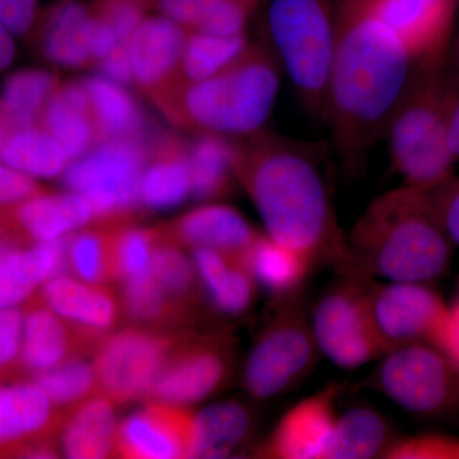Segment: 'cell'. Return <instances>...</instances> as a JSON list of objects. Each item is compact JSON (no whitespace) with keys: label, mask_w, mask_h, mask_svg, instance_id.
<instances>
[{"label":"cell","mask_w":459,"mask_h":459,"mask_svg":"<svg viewBox=\"0 0 459 459\" xmlns=\"http://www.w3.org/2000/svg\"><path fill=\"white\" fill-rule=\"evenodd\" d=\"M336 40L325 119L344 170L356 174L398 107L416 62L373 0H334Z\"/></svg>","instance_id":"obj_1"},{"label":"cell","mask_w":459,"mask_h":459,"mask_svg":"<svg viewBox=\"0 0 459 459\" xmlns=\"http://www.w3.org/2000/svg\"><path fill=\"white\" fill-rule=\"evenodd\" d=\"M316 156L312 146L263 131L232 143L235 177L252 198L265 234L307 256L314 268L351 271L346 235Z\"/></svg>","instance_id":"obj_2"},{"label":"cell","mask_w":459,"mask_h":459,"mask_svg":"<svg viewBox=\"0 0 459 459\" xmlns=\"http://www.w3.org/2000/svg\"><path fill=\"white\" fill-rule=\"evenodd\" d=\"M430 192L402 186L374 199L346 235L352 270L389 282L437 279L451 238Z\"/></svg>","instance_id":"obj_3"},{"label":"cell","mask_w":459,"mask_h":459,"mask_svg":"<svg viewBox=\"0 0 459 459\" xmlns=\"http://www.w3.org/2000/svg\"><path fill=\"white\" fill-rule=\"evenodd\" d=\"M280 84L281 66L272 51L250 44L219 74L175 91L161 113L186 131L247 138L270 119Z\"/></svg>","instance_id":"obj_4"},{"label":"cell","mask_w":459,"mask_h":459,"mask_svg":"<svg viewBox=\"0 0 459 459\" xmlns=\"http://www.w3.org/2000/svg\"><path fill=\"white\" fill-rule=\"evenodd\" d=\"M451 96L446 59L416 63L385 134L392 165L410 188L431 192L451 178L455 162L446 141Z\"/></svg>","instance_id":"obj_5"},{"label":"cell","mask_w":459,"mask_h":459,"mask_svg":"<svg viewBox=\"0 0 459 459\" xmlns=\"http://www.w3.org/2000/svg\"><path fill=\"white\" fill-rule=\"evenodd\" d=\"M265 25L272 54L296 96L307 114L325 120L336 40L334 0H271Z\"/></svg>","instance_id":"obj_6"},{"label":"cell","mask_w":459,"mask_h":459,"mask_svg":"<svg viewBox=\"0 0 459 459\" xmlns=\"http://www.w3.org/2000/svg\"><path fill=\"white\" fill-rule=\"evenodd\" d=\"M303 291L276 300L270 322L247 356L243 383L255 401L289 394L307 379L322 356Z\"/></svg>","instance_id":"obj_7"},{"label":"cell","mask_w":459,"mask_h":459,"mask_svg":"<svg viewBox=\"0 0 459 459\" xmlns=\"http://www.w3.org/2000/svg\"><path fill=\"white\" fill-rule=\"evenodd\" d=\"M151 142H100L66 168L63 183L89 199L96 225H126L141 207V179Z\"/></svg>","instance_id":"obj_8"},{"label":"cell","mask_w":459,"mask_h":459,"mask_svg":"<svg viewBox=\"0 0 459 459\" xmlns=\"http://www.w3.org/2000/svg\"><path fill=\"white\" fill-rule=\"evenodd\" d=\"M337 282L310 310L320 353L343 370H355L385 355L371 318V277L359 271L338 272Z\"/></svg>","instance_id":"obj_9"},{"label":"cell","mask_w":459,"mask_h":459,"mask_svg":"<svg viewBox=\"0 0 459 459\" xmlns=\"http://www.w3.org/2000/svg\"><path fill=\"white\" fill-rule=\"evenodd\" d=\"M377 361L369 385L401 409L416 415H437L458 398L459 370L433 344H402Z\"/></svg>","instance_id":"obj_10"},{"label":"cell","mask_w":459,"mask_h":459,"mask_svg":"<svg viewBox=\"0 0 459 459\" xmlns=\"http://www.w3.org/2000/svg\"><path fill=\"white\" fill-rule=\"evenodd\" d=\"M232 365L234 344L225 334L178 338L146 398L177 407L199 403L228 383Z\"/></svg>","instance_id":"obj_11"},{"label":"cell","mask_w":459,"mask_h":459,"mask_svg":"<svg viewBox=\"0 0 459 459\" xmlns=\"http://www.w3.org/2000/svg\"><path fill=\"white\" fill-rule=\"evenodd\" d=\"M175 341L138 328L108 334L96 347L92 364L98 394L114 404L146 398Z\"/></svg>","instance_id":"obj_12"},{"label":"cell","mask_w":459,"mask_h":459,"mask_svg":"<svg viewBox=\"0 0 459 459\" xmlns=\"http://www.w3.org/2000/svg\"><path fill=\"white\" fill-rule=\"evenodd\" d=\"M371 281V318L385 351L411 342H437L448 307L434 291L418 282Z\"/></svg>","instance_id":"obj_13"},{"label":"cell","mask_w":459,"mask_h":459,"mask_svg":"<svg viewBox=\"0 0 459 459\" xmlns=\"http://www.w3.org/2000/svg\"><path fill=\"white\" fill-rule=\"evenodd\" d=\"M188 32L174 21L147 16L129 42L133 83L157 108L181 86L180 68Z\"/></svg>","instance_id":"obj_14"},{"label":"cell","mask_w":459,"mask_h":459,"mask_svg":"<svg viewBox=\"0 0 459 459\" xmlns=\"http://www.w3.org/2000/svg\"><path fill=\"white\" fill-rule=\"evenodd\" d=\"M193 419L186 407L148 402L117 424L114 455L128 459L189 458Z\"/></svg>","instance_id":"obj_15"},{"label":"cell","mask_w":459,"mask_h":459,"mask_svg":"<svg viewBox=\"0 0 459 459\" xmlns=\"http://www.w3.org/2000/svg\"><path fill=\"white\" fill-rule=\"evenodd\" d=\"M338 394L340 386L331 385L287 411L263 446V457L327 459L338 418Z\"/></svg>","instance_id":"obj_16"},{"label":"cell","mask_w":459,"mask_h":459,"mask_svg":"<svg viewBox=\"0 0 459 459\" xmlns=\"http://www.w3.org/2000/svg\"><path fill=\"white\" fill-rule=\"evenodd\" d=\"M373 4L416 63L446 59L457 0H373Z\"/></svg>","instance_id":"obj_17"},{"label":"cell","mask_w":459,"mask_h":459,"mask_svg":"<svg viewBox=\"0 0 459 459\" xmlns=\"http://www.w3.org/2000/svg\"><path fill=\"white\" fill-rule=\"evenodd\" d=\"M41 296L49 309L98 346L110 334L123 307L108 285L86 282L66 273L48 280Z\"/></svg>","instance_id":"obj_18"},{"label":"cell","mask_w":459,"mask_h":459,"mask_svg":"<svg viewBox=\"0 0 459 459\" xmlns=\"http://www.w3.org/2000/svg\"><path fill=\"white\" fill-rule=\"evenodd\" d=\"M164 230L181 247L212 249L237 256H244L261 234L238 210L220 204L195 208L165 226Z\"/></svg>","instance_id":"obj_19"},{"label":"cell","mask_w":459,"mask_h":459,"mask_svg":"<svg viewBox=\"0 0 459 459\" xmlns=\"http://www.w3.org/2000/svg\"><path fill=\"white\" fill-rule=\"evenodd\" d=\"M98 344L84 337L45 305L33 307L23 318L21 359L39 374L95 351Z\"/></svg>","instance_id":"obj_20"},{"label":"cell","mask_w":459,"mask_h":459,"mask_svg":"<svg viewBox=\"0 0 459 459\" xmlns=\"http://www.w3.org/2000/svg\"><path fill=\"white\" fill-rule=\"evenodd\" d=\"M190 195L189 143L172 133L156 134L142 174V207L168 210L179 205Z\"/></svg>","instance_id":"obj_21"},{"label":"cell","mask_w":459,"mask_h":459,"mask_svg":"<svg viewBox=\"0 0 459 459\" xmlns=\"http://www.w3.org/2000/svg\"><path fill=\"white\" fill-rule=\"evenodd\" d=\"M93 12L91 3L60 0L42 20L39 47L53 65L69 69L92 66Z\"/></svg>","instance_id":"obj_22"},{"label":"cell","mask_w":459,"mask_h":459,"mask_svg":"<svg viewBox=\"0 0 459 459\" xmlns=\"http://www.w3.org/2000/svg\"><path fill=\"white\" fill-rule=\"evenodd\" d=\"M38 126L62 144L71 162L100 143L89 92L82 81L60 82L48 100Z\"/></svg>","instance_id":"obj_23"},{"label":"cell","mask_w":459,"mask_h":459,"mask_svg":"<svg viewBox=\"0 0 459 459\" xmlns=\"http://www.w3.org/2000/svg\"><path fill=\"white\" fill-rule=\"evenodd\" d=\"M192 259L214 312L238 316L250 309L255 303L256 282L243 256L195 249Z\"/></svg>","instance_id":"obj_24"},{"label":"cell","mask_w":459,"mask_h":459,"mask_svg":"<svg viewBox=\"0 0 459 459\" xmlns=\"http://www.w3.org/2000/svg\"><path fill=\"white\" fill-rule=\"evenodd\" d=\"M13 220L27 237L42 243L80 231L93 222V211L80 193L42 192L16 204Z\"/></svg>","instance_id":"obj_25"},{"label":"cell","mask_w":459,"mask_h":459,"mask_svg":"<svg viewBox=\"0 0 459 459\" xmlns=\"http://www.w3.org/2000/svg\"><path fill=\"white\" fill-rule=\"evenodd\" d=\"M66 240L68 235L16 249L0 262V309L16 307L51 277L65 273Z\"/></svg>","instance_id":"obj_26"},{"label":"cell","mask_w":459,"mask_h":459,"mask_svg":"<svg viewBox=\"0 0 459 459\" xmlns=\"http://www.w3.org/2000/svg\"><path fill=\"white\" fill-rule=\"evenodd\" d=\"M117 424L114 403L95 394L68 410L60 424L63 455L72 459H100L114 455Z\"/></svg>","instance_id":"obj_27"},{"label":"cell","mask_w":459,"mask_h":459,"mask_svg":"<svg viewBox=\"0 0 459 459\" xmlns=\"http://www.w3.org/2000/svg\"><path fill=\"white\" fill-rule=\"evenodd\" d=\"M82 82L89 92L100 142H151L155 138L141 105L123 84L105 75L84 78Z\"/></svg>","instance_id":"obj_28"},{"label":"cell","mask_w":459,"mask_h":459,"mask_svg":"<svg viewBox=\"0 0 459 459\" xmlns=\"http://www.w3.org/2000/svg\"><path fill=\"white\" fill-rule=\"evenodd\" d=\"M62 419L35 382L0 385V448L59 429Z\"/></svg>","instance_id":"obj_29"},{"label":"cell","mask_w":459,"mask_h":459,"mask_svg":"<svg viewBox=\"0 0 459 459\" xmlns=\"http://www.w3.org/2000/svg\"><path fill=\"white\" fill-rule=\"evenodd\" d=\"M255 415L238 401L219 402L205 407L193 419L189 458H226L249 439Z\"/></svg>","instance_id":"obj_30"},{"label":"cell","mask_w":459,"mask_h":459,"mask_svg":"<svg viewBox=\"0 0 459 459\" xmlns=\"http://www.w3.org/2000/svg\"><path fill=\"white\" fill-rule=\"evenodd\" d=\"M243 258L256 285L273 296L274 301L301 291L314 270L307 256L277 243L267 234H259Z\"/></svg>","instance_id":"obj_31"},{"label":"cell","mask_w":459,"mask_h":459,"mask_svg":"<svg viewBox=\"0 0 459 459\" xmlns=\"http://www.w3.org/2000/svg\"><path fill=\"white\" fill-rule=\"evenodd\" d=\"M153 9L188 33L235 36L246 33L253 7L243 0H153Z\"/></svg>","instance_id":"obj_32"},{"label":"cell","mask_w":459,"mask_h":459,"mask_svg":"<svg viewBox=\"0 0 459 459\" xmlns=\"http://www.w3.org/2000/svg\"><path fill=\"white\" fill-rule=\"evenodd\" d=\"M394 440L385 416L370 407H352L338 415L327 459L385 458Z\"/></svg>","instance_id":"obj_33"},{"label":"cell","mask_w":459,"mask_h":459,"mask_svg":"<svg viewBox=\"0 0 459 459\" xmlns=\"http://www.w3.org/2000/svg\"><path fill=\"white\" fill-rule=\"evenodd\" d=\"M0 161L33 179L59 177L71 164L62 144L40 126L9 133L0 152Z\"/></svg>","instance_id":"obj_34"},{"label":"cell","mask_w":459,"mask_h":459,"mask_svg":"<svg viewBox=\"0 0 459 459\" xmlns=\"http://www.w3.org/2000/svg\"><path fill=\"white\" fill-rule=\"evenodd\" d=\"M60 80L42 69H21L5 78L0 90V111L11 132L38 126L42 110Z\"/></svg>","instance_id":"obj_35"},{"label":"cell","mask_w":459,"mask_h":459,"mask_svg":"<svg viewBox=\"0 0 459 459\" xmlns=\"http://www.w3.org/2000/svg\"><path fill=\"white\" fill-rule=\"evenodd\" d=\"M192 195L202 201L228 195L237 179L232 164V142L222 135L201 134L189 143Z\"/></svg>","instance_id":"obj_36"},{"label":"cell","mask_w":459,"mask_h":459,"mask_svg":"<svg viewBox=\"0 0 459 459\" xmlns=\"http://www.w3.org/2000/svg\"><path fill=\"white\" fill-rule=\"evenodd\" d=\"M115 228L99 226L80 230L66 240V271L75 279L108 285L117 281L115 261Z\"/></svg>","instance_id":"obj_37"},{"label":"cell","mask_w":459,"mask_h":459,"mask_svg":"<svg viewBox=\"0 0 459 459\" xmlns=\"http://www.w3.org/2000/svg\"><path fill=\"white\" fill-rule=\"evenodd\" d=\"M150 268L166 294L195 318L199 294L204 291L195 262L168 237L164 228H159V238Z\"/></svg>","instance_id":"obj_38"},{"label":"cell","mask_w":459,"mask_h":459,"mask_svg":"<svg viewBox=\"0 0 459 459\" xmlns=\"http://www.w3.org/2000/svg\"><path fill=\"white\" fill-rule=\"evenodd\" d=\"M249 45L246 33L235 36L188 33L180 68L181 86L201 82L219 74L234 63Z\"/></svg>","instance_id":"obj_39"},{"label":"cell","mask_w":459,"mask_h":459,"mask_svg":"<svg viewBox=\"0 0 459 459\" xmlns=\"http://www.w3.org/2000/svg\"><path fill=\"white\" fill-rule=\"evenodd\" d=\"M122 304L129 318L143 325H177L193 319L166 294L150 267L124 282Z\"/></svg>","instance_id":"obj_40"},{"label":"cell","mask_w":459,"mask_h":459,"mask_svg":"<svg viewBox=\"0 0 459 459\" xmlns=\"http://www.w3.org/2000/svg\"><path fill=\"white\" fill-rule=\"evenodd\" d=\"M35 383L56 407H71L98 394L93 365L74 359L36 374Z\"/></svg>","instance_id":"obj_41"},{"label":"cell","mask_w":459,"mask_h":459,"mask_svg":"<svg viewBox=\"0 0 459 459\" xmlns=\"http://www.w3.org/2000/svg\"><path fill=\"white\" fill-rule=\"evenodd\" d=\"M159 238V229L120 225L115 228L117 281L132 279L148 270Z\"/></svg>","instance_id":"obj_42"},{"label":"cell","mask_w":459,"mask_h":459,"mask_svg":"<svg viewBox=\"0 0 459 459\" xmlns=\"http://www.w3.org/2000/svg\"><path fill=\"white\" fill-rule=\"evenodd\" d=\"M93 13L117 33V45L120 50L129 51V42L135 29L153 9V0H91Z\"/></svg>","instance_id":"obj_43"},{"label":"cell","mask_w":459,"mask_h":459,"mask_svg":"<svg viewBox=\"0 0 459 459\" xmlns=\"http://www.w3.org/2000/svg\"><path fill=\"white\" fill-rule=\"evenodd\" d=\"M388 459H459V440L446 437L395 439L385 453Z\"/></svg>","instance_id":"obj_44"},{"label":"cell","mask_w":459,"mask_h":459,"mask_svg":"<svg viewBox=\"0 0 459 459\" xmlns=\"http://www.w3.org/2000/svg\"><path fill=\"white\" fill-rule=\"evenodd\" d=\"M23 318L17 307L0 309V369L13 364L21 355Z\"/></svg>","instance_id":"obj_45"},{"label":"cell","mask_w":459,"mask_h":459,"mask_svg":"<svg viewBox=\"0 0 459 459\" xmlns=\"http://www.w3.org/2000/svg\"><path fill=\"white\" fill-rule=\"evenodd\" d=\"M39 21V0H0V23L13 36H26Z\"/></svg>","instance_id":"obj_46"},{"label":"cell","mask_w":459,"mask_h":459,"mask_svg":"<svg viewBox=\"0 0 459 459\" xmlns=\"http://www.w3.org/2000/svg\"><path fill=\"white\" fill-rule=\"evenodd\" d=\"M42 192L33 178L3 162L0 164V207L16 205Z\"/></svg>","instance_id":"obj_47"},{"label":"cell","mask_w":459,"mask_h":459,"mask_svg":"<svg viewBox=\"0 0 459 459\" xmlns=\"http://www.w3.org/2000/svg\"><path fill=\"white\" fill-rule=\"evenodd\" d=\"M435 347L440 350L459 370V301L448 310Z\"/></svg>","instance_id":"obj_48"},{"label":"cell","mask_w":459,"mask_h":459,"mask_svg":"<svg viewBox=\"0 0 459 459\" xmlns=\"http://www.w3.org/2000/svg\"><path fill=\"white\" fill-rule=\"evenodd\" d=\"M437 205L449 238L459 246V186L446 193L442 204Z\"/></svg>","instance_id":"obj_49"},{"label":"cell","mask_w":459,"mask_h":459,"mask_svg":"<svg viewBox=\"0 0 459 459\" xmlns=\"http://www.w3.org/2000/svg\"><path fill=\"white\" fill-rule=\"evenodd\" d=\"M446 141L453 157L459 159V90L453 87L446 113Z\"/></svg>","instance_id":"obj_50"},{"label":"cell","mask_w":459,"mask_h":459,"mask_svg":"<svg viewBox=\"0 0 459 459\" xmlns=\"http://www.w3.org/2000/svg\"><path fill=\"white\" fill-rule=\"evenodd\" d=\"M16 56L14 36L0 23V72L5 71Z\"/></svg>","instance_id":"obj_51"},{"label":"cell","mask_w":459,"mask_h":459,"mask_svg":"<svg viewBox=\"0 0 459 459\" xmlns=\"http://www.w3.org/2000/svg\"><path fill=\"white\" fill-rule=\"evenodd\" d=\"M446 74L453 89L459 90V30L455 38V50H453L452 71Z\"/></svg>","instance_id":"obj_52"},{"label":"cell","mask_w":459,"mask_h":459,"mask_svg":"<svg viewBox=\"0 0 459 459\" xmlns=\"http://www.w3.org/2000/svg\"><path fill=\"white\" fill-rule=\"evenodd\" d=\"M9 133H11V129H9L8 123L5 122L4 117H3L2 111H0V152H2L3 144L7 140Z\"/></svg>","instance_id":"obj_53"},{"label":"cell","mask_w":459,"mask_h":459,"mask_svg":"<svg viewBox=\"0 0 459 459\" xmlns=\"http://www.w3.org/2000/svg\"><path fill=\"white\" fill-rule=\"evenodd\" d=\"M14 250H16V247H14L11 241L0 238V262H2L5 256L11 255L12 252H14Z\"/></svg>","instance_id":"obj_54"},{"label":"cell","mask_w":459,"mask_h":459,"mask_svg":"<svg viewBox=\"0 0 459 459\" xmlns=\"http://www.w3.org/2000/svg\"><path fill=\"white\" fill-rule=\"evenodd\" d=\"M243 2L247 3V4L252 5V7H255V3L258 2V0H243Z\"/></svg>","instance_id":"obj_55"},{"label":"cell","mask_w":459,"mask_h":459,"mask_svg":"<svg viewBox=\"0 0 459 459\" xmlns=\"http://www.w3.org/2000/svg\"><path fill=\"white\" fill-rule=\"evenodd\" d=\"M457 2H458V4H459V0H457Z\"/></svg>","instance_id":"obj_56"}]
</instances>
